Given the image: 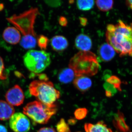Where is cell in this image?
I'll return each instance as SVG.
<instances>
[{
	"instance_id": "obj_1",
	"label": "cell",
	"mask_w": 132,
	"mask_h": 132,
	"mask_svg": "<svg viewBox=\"0 0 132 132\" xmlns=\"http://www.w3.org/2000/svg\"><path fill=\"white\" fill-rule=\"evenodd\" d=\"M112 33L106 31V40L120 57L132 51V29L130 26L119 20Z\"/></svg>"
},
{
	"instance_id": "obj_11",
	"label": "cell",
	"mask_w": 132,
	"mask_h": 132,
	"mask_svg": "<svg viewBox=\"0 0 132 132\" xmlns=\"http://www.w3.org/2000/svg\"><path fill=\"white\" fill-rule=\"evenodd\" d=\"M113 124L118 132H131L129 126L126 123L124 114L119 110L114 115Z\"/></svg>"
},
{
	"instance_id": "obj_18",
	"label": "cell",
	"mask_w": 132,
	"mask_h": 132,
	"mask_svg": "<svg viewBox=\"0 0 132 132\" xmlns=\"http://www.w3.org/2000/svg\"><path fill=\"white\" fill-rule=\"evenodd\" d=\"M36 37L31 35L22 36L20 42L21 46L25 49H30L35 47L37 43Z\"/></svg>"
},
{
	"instance_id": "obj_21",
	"label": "cell",
	"mask_w": 132,
	"mask_h": 132,
	"mask_svg": "<svg viewBox=\"0 0 132 132\" xmlns=\"http://www.w3.org/2000/svg\"><path fill=\"white\" fill-rule=\"evenodd\" d=\"M106 81L111 85H113L114 87L119 92H121L122 91L121 86V80L118 76L114 75L111 76L110 78L107 80Z\"/></svg>"
},
{
	"instance_id": "obj_30",
	"label": "cell",
	"mask_w": 132,
	"mask_h": 132,
	"mask_svg": "<svg viewBox=\"0 0 132 132\" xmlns=\"http://www.w3.org/2000/svg\"><path fill=\"white\" fill-rule=\"evenodd\" d=\"M38 132H57L54 128L50 127H43L40 128Z\"/></svg>"
},
{
	"instance_id": "obj_28",
	"label": "cell",
	"mask_w": 132,
	"mask_h": 132,
	"mask_svg": "<svg viewBox=\"0 0 132 132\" xmlns=\"http://www.w3.org/2000/svg\"><path fill=\"white\" fill-rule=\"evenodd\" d=\"M38 76L39 79L40 81H47L48 80V78L46 75L45 73L38 74L36 73V76Z\"/></svg>"
},
{
	"instance_id": "obj_23",
	"label": "cell",
	"mask_w": 132,
	"mask_h": 132,
	"mask_svg": "<svg viewBox=\"0 0 132 132\" xmlns=\"http://www.w3.org/2000/svg\"><path fill=\"white\" fill-rule=\"evenodd\" d=\"M48 42L49 39L45 36L40 35L38 36L37 39V43L39 47L42 50H45L46 49Z\"/></svg>"
},
{
	"instance_id": "obj_40",
	"label": "cell",
	"mask_w": 132,
	"mask_h": 132,
	"mask_svg": "<svg viewBox=\"0 0 132 132\" xmlns=\"http://www.w3.org/2000/svg\"></svg>"
},
{
	"instance_id": "obj_35",
	"label": "cell",
	"mask_w": 132,
	"mask_h": 132,
	"mask_svg": "<svg viewBox=\"0 0 132 132\" xmlns=\"http://www.w3.org/2000/svg\"><path fill=\"white\" fill-rule=\"evenodd\" d=\"M0 132H8L7 129L5 126L0 125Z\"/></svg>"
},
{
	"instance_id": "obj_22",
	"label": "cell",
	"mask_w": 132,
	"mask_h": 132,
	"mask_svg": "<svg viewBox=\"0 0 132 132\" xmlns=\"http://www.w3.org/2000/svg\"><path fill=\"white\" fill-rule=\"evenodd\" d=\"M56 130L57 132H71L68 124L63 118L61 119L57 123Z\"/></svg>"
},
{
	"instance_id": "obj_36",
	"label": "cell",
	"mask_w": 132,
	"mask_h": 132,
	"mask_svg": "<svg viewBox=\"0 0 132 132\" xmlns=\"http://www.w3.org/2000/svg\"><path fill=\"white\" fill-rule=\"evenodd\" d=\"M126 3L127 5L132 10V1H126Z\"/></svg>"
},
{
	"instance_id": "obj_32",
	"label": "cell",
	"mask_w": 132,
	"mask_h": 132,
	"mask_svg": "<svg viewBox=\"0 0 132 132\" xmlns=\"http://www.w3.org/2000/svg\"><path fill=\"white\" fill-rule=\"evenodd\" d=\"M115 26L113 24H108L107 26V31L110 33H112L115 31Z\"/></svg>"
},
{
	"instance_id": "obj_38",
	"label": "cell",
	"mask_w": 132,
	"mask_h": 132,
	"mask_svg": "<svg viewBox=\"0 0 132 132\" xmlns=\"http://www.w3.org/2000/svg\"><path fill=\"white\" fill-rule=\"evenodd\" d=\"M128 54H129V55H130V56H131V57H132V51L130 52Z\"/></svg>"
},
{
	"instance_id": "obj_37",
	"label": "cell",
	"mask_w": 132,
	"mask_h": 132,
	"mask_svg": "<svg viewBox=\"0 0 132 132\" xmlns=\"http://www.w3.org/2000/svg\"><path fill=\"white\" fill-rule=\"evenodd\" d=\"M4 8V5L2 3H0V11H2Z\"/></svg>"
},
{
	"instance_id": "obj_14",
	"label": "cell",
	"mask_w": 132,
	"mask_h": 132,
	"mask_svg": "<svg viewBox=\"0 0 132 132\" xmlns=\"http://www.w3.org/2000/svg\"><path fill=\"white\" fill-rule=\"evenodd\" d=\"M13 107L4 101L0 100V120H6L14 114Z\"/></svg>"
},
{
	"instance_id": "obj_3",
	"label": "cell",
	"mask_w": 132,
	"mask_h": 132,
	"mask_svg": "<svg viewBox=\"0 0 132 132\" xmlns=\"http://www.w3.org/2000/svg\"><path fill=\"white\" fill-rule=\"evenodd\" d=\"M29 91L39 101L50 107H56L55 103L60 97V92L51 81H33L29 85Z\"/></svg>"
},
{
	"instance_id": "obj_4",
	"label": "cell",
	"mask_w": 132,
	"mask_h": 132,
	"mask_svg": "<svg viewBox=\"0 0 132 132\" xmlns=\"http://www.w3.org/2000/svg\"><path fill=\"white\" fill-rule=\"evenodd\" d=\"M39 14L37 8H31L22 13L13 15L6 19L21 32L23 36L31 35L36 37L34 25L36 19Z\"/></svg>"
},
{
	"instance_id": "obj_17",
	"label": "cell",
	"mask_w": 132,
	"mask_h": 132,
	"mask_svg": "<svg viewBox=\"0 0 132 132\" xmlns=\"http://www.w3.org/2000/svg\"><path fill=\"white\" fill-rule=\"evenodd\" d=\"M74 72L70 68H66L62 70L59 72L58 79L59 81L64 84L71 82L74 78Z\"/></svg>"
},
{
	"instance_id": "obj_15",
	"label": "cell",
	"mask_w": 132,
	"mask_h": 132,
	"mask_svg": "<svg viewBox=\"0 0 132 132\" xmlns=\"http://www.w3.org/2000/svg\"><path fill=\"white\" fill-rule=\"evenodd\" d=\"M51 45L53 49L56 52H62L65 50L68 46L67 40L62 36H54L51 40Z\"/></svg>"
},
{
	"instance_id": "obj_9",
	"label": "cell",
	"mask_w": 132,
	"mask_h": 132,
	"mask_svg": "<svg viewBox=\"0 0 132 132\" xmlns=\"http://www.w3.org/2000/svg\"><path fill=\"white\" fill-rule=\"evenodd\" d=\"M3 39L11 45H16L20 42L21 35L20 31L15 27L6 28L3 33Z\"/></svg>"
},
{
	"instance_id": "obj_29",
	"label": "cell",
	"mask_w": 132,
	"mask_h": 132,
	"mask_svg": "<svg viewBox=\"0 0 132 132\" xmlns=\"http://www.w3.org/2000/svg\"><path fill=\"white\" fill-rule=\"evenodd\" d=\"M59 23L62 27H65L67 25V20L64 16H61L59 19Z\"/></svg>"
},
{
	"instance_id": "obj_10",
	"label": "cell",
	"mask_w": 132,
	"mask_h": 132,
	"mask_svg": "<svg viewBox=\"0 0 132 132\" xmlns=\"http://www.w3.org/2000/svg\"><path fill=\"white\" fill-rule=\"evenodd\" d=\"M98 54L102 61L108 62L114 57L116 53L115 50L111 45L108 43H104L99 47Z\"/></svg>"
},
{
	"instance_id": "obj_31",
	"label": "cell",
	"mask_w": 132,
	"mask_h": 132,
	"mask_svg": "<svg viewBox=\"0 0 132 132\" xmlns=\"http://www.w3.org/2000/svg\"><path fill=\"white\" fill-rule=\"evenodd\" d=\"M112 75V72L110 70H106L104 71L103 75V79L106 81Z\"/></svg>"
},
{
	"instance_id": "obj_24",
	"label": "cell",
	"mask_w": 132,
	"mask_h": 132,
	"mask_svg": "<svg viewBox=\"0 0 132 132\" xmlns=\"http://www.w3.org/2000/svg\"><path fill=\"white\" fill-rule=\"evenodd\" d=\"M88 111L86 108H79L75 111L74 115L76 119L78 120H81L86 118L87 115Z\"/></svg>"
},
{
	"instance_id": "obj_8",
	"label": "cell",
	"mask_w": 132,
	"mask_h": 132,
	"mask_svg": "<svg viewBox=\"0 0 132 132\" xmlns=\"http://www.w3.org/2000/svg\"><path fill=\"white\" fill-rule=\"evenodd\" d=\"M5 98L11 105L19 106L23 104L25 97L20 87L15 85L8 90L5 95Z\"/></svg>"
},
{
	"instance_id": "obj_39",
	"label": "cell",
	"mask_w": 132,
	"mask_h": 132,
	"mask_svg": "<svg viewBox=\"0 0 132 132\" xmlns=\"http://www.w3.org/2000/svg\"><path fill=\"white\" fill-rule=\"evenodd\" d=\"M131 28H132V23H131Z\"/></svg>"
},
{
	"instance_id": "obj_6",
	"label": "cell",
	"mask_w": 132,
	"mask_h": 132,
	"mask_svg": "<svg viewBox=\"0 0 132 132\" xmlns=\"http://www.w3.org/2000/svg\"><path fill=\"white\" fill-rule=\"evenodd\" d=\"M24 65L33 73L41 72L51 63L50 55L44 51L31 50L28 51L23 57Z\"/></svg>"
},
{
	"instance_id": "obj_13",
	"label": "cell",
	"mask_w": 132,
	"mask_h": 132,
	"mask_svg": "<svg viewBox=\"0 0 132 132\" xmlns=\"http://www.w3.org/2000/svg\"><path fill=\"white\" fill-rule=\"evenodd\" d=\"M75 87L82 93L88 91L92 87V81L86 76H77L73 81Z\"/></svg>"
},
{
	"instance_id": "obj_34",
	"label": "cell",
	"mask_w": 132,
	"mask_h": 132,
	"mask_svg": "<svg viewBox=\"0 0 132 132\" xmlns=\"http://www.w3.org/2000/svg\"><path fill=\"white\" fill-rule=\"evenodd\" d=\"M68 123L69 125L73 126V125H75L77 123V121L74 118H71L68 120Z\"/></svg>"
},
{
	"instance_id": "obj_19",
	"label": "cell",
	"mask_w": 132,
	"mask_h": 132,
	"mask_svg": "<svg viewBox=\"0 0 132 132\" xmlns=\"http://www.w3.org/2000/svg\"><path fill=\"white\" fill-rule=\"evenodd\" d=\"M77 7L82 11H87L92 9L94 5V1L91 0H81L76 2Z\"/></svg>"
},
{
	"instance_id": "obj_5",
	"label": "cell",
	"mask_w": 132,
	"mask_h": 132,
	"mask_svg": "<svg viewBox=\"0 0 132 132\" xmlns=\"http://www.w3.org/2000/svg\"><path fill=\"white\" fill-rule=\"evenodd\" d=\"M57 111L56 107H50L36 101L29 102L23 109V113L35 125L47 124Z\"/></svg>"
},
{
	"instance_id": "obj_33",
	"label": "cell",
	"mask_w": 132,
	"mask_h": 132,
	"mask_svg": "<svg viewBox=\"0 0 132 132\" xmlns=\"http://www.w3.org/2000/svg\"><path fill=\"white\" fill-rule=\"evenodd\" d=\"M80 24L83 26H86L87 24V19L85 17H80L79 18Z\"/></svg>"
},
{
	"instance_id": "obj_12",
	"label": "cell",
	"mask_w": 132,
	"mask_h": 132,
	"mask_svg": "<svg viewBox=\"0 0 132 132\" xmlns=\"http://www.w3.org/2000/svg\"><path fill=\"white\" fill-rule=\"evenodd\" d=\"M75 44L76 47L81 51H89L92 47V40L89 36L84 34H80L76 37Z\"/></svg>"
},
{
	"instance_id": "obj_2",
	"label": "cell",
	"mask_w": 132,
	"mask_h": 132,
	"mask_svg": "<svg viewBox=\"0 0 132 132\" xmlns=\"http://www.w3.org/2000/svg\"><path fill=\"white\" fill-rule=\"evenodd\" d=\"M69 66L76 77L93 76L97 74L100 68L97 56L89 51L78 52L71 59Z\"/></svg>"
},
{
	"instance_id": "obj_26",
	"label": "cell",
	"mask_w": 132,
	"mask_h": 132,
	"mask_svg": "<svg viewBox=\"0 0 132 132\" xmlns=\"http://www.w3.org/2000/svg\"><path fill=\"white\" fill-rule=\"evenodd\" d=\"M5 65L2 58L0 56V80H5L6 79V76L4 74Z\"/></svg>"
},
{
	"instance_id": "obj_25",
	"label": "cell",
	"mask_w": 132,
	"mask_h": 132,
	"mask_svg": "<svg viewBox=\"0 0 132 132\" xmlns=\"http://www.w3.org/2000/svg\"><path fill=\"white\" fill-rule=\"evenodd\" d=\"M103 87L105 90V92L110 93L113 96L117 93V89L114 87L113 85H111L108 82H106L104 83Z\"/></svg>"
},
{
	"instance_id": "obj_41",
	"label": "cell",
	"mask_w": 132,
	"mask_h": 132,
	"mask_svg": "<svg viewBox=\"0 0 132 132\" xmlns=\"http://www.w3.org/2000/svg\"></svg>"
},
{
	"instance_id": "obj_20",
	"label": "cell",
	"mask_w": 132,
	"mask_h": 132,
	"mask_svg": "<svg viewBox=\"0 0 132 132\" xmlns=\"http://www.w3.org/2000/svg\"><path fill=\"white\" fill-rule=\"evenodd\" d=\"M98 8L103 12H106L112 9L113 5V1H95Z\"/></svg>"
},
{
	"instance_id": "obj_16",
	"label": "cell",
	"mask_w": 132,
	"mask_h": 132,
	"mask_svg": "<svg viewBox=\"0 0 132 132\" xmlns=\"http://www.w3.org/2000/svg\"><path fill=\"white\" fill-rule=\"evenodd\" d=\"M84 127L86 132H113L102 121H99L95 124L86 123Z\"/></svg>"
},
{
	"instance_id": "obj_7",
	"label": "cell",
	"mask_w": 132,
	"mask_h": 132,
	"mask_svg": "<svg viewBox=\"0 0 132 132\" xmlns=\"http://www.w3.org/2000/svg\"><path fill=\"white\" fill-rule=\"evenodd\" d=\"M10 128L14 132H28L31 128L29 120L21 113L14 114L10 119Z\"/></svg>"
},
{
	"instance_id": "obj_27",
	"label": "cell",
	"mask_w": 132,
	"mask_h": 132,
	"mask_svg": "<svg viewBox=\"0 0 132 132\" xmlns=\"http://www.w3.org/2000/svg\"><path fill=\"white\" fill-rule=\"evenodd\" d=\"M45 2L48 5L50 6L53 7H57L61 6L62 1L59 0H55V1H46Z\"/></svg>"
}]
</instances>
